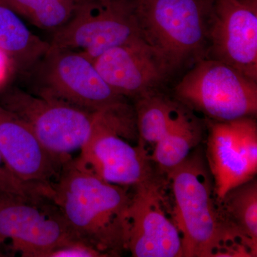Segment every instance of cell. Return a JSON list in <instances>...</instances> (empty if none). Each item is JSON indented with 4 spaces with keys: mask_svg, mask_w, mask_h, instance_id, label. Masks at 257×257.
<instances>
[{
    "mask_svg": "<svg viewBox=\"0 0 257 257\" xmlns=\"http://www.w3.org/2000/svg\"><path fill=\"white\" fill-rule=\"evenodd\" d=\"M5 241V240L3 239V237H2L1 236H0V245L3 244V243H4ZM0 256H1V254H0Z\"/></svg>",
    "mask_w": 257,
    "mask_h": 257,
    "instance_id": "cb8c5ba5",
    "label": "cell"
},
{
    "mask_svg": "<svg viewBox=\"0 0 257 257\" xmlns=\"http://www.w3.org/2000/svg\"><path fill=\"white\" fill-rule=\"evenodd\" d=\"M173 218L182 241V257H219L232 226L223 217L205 152L196 147L167 175Z\"/></svg>",
    "mask_w": 257,
    "mask_h": 257,
    "instance_id": "7a4b0ae2",
    "label": "cell"
},
{
    "mask_svg": "<svg viewBox=\"0 0 257 257\" xmlns=\"http://www.w3.org/2000/svg\"><path fill=\"white\" fill-rule=\"evenodd\" d=\"M205 121L185 110L154 146L150 158L159 173L166 175L180 165L202 141Z\"/></svg>",
    "mask_w": 257,
    "mask_h": 257,
    "instance_id": "9a60e30c",
    "label": "cell"
},
{
    "mask_svg": "<svg viewBox=\"0 0 257 257\" xmlns=\"http://www.w3.org/2000/svg\"><path fill=\"white\" fill-rule=\"evenodd\" d=\"M14 70V64L10 57L0 50V90L4 89Z\"/></svg>",
    "mask_w": 257,
    "mask_h": 257,
    "instance_id": "7402d4cb",
    "label": "cell"
},
{
    "mask_svg": "<svg viewBox=\"0 0 257 257\" xmlns=\"http://www.w3.org/2000/svg\"><path fill=\"white\" fill-rule=\"evenodd\" d=\"M77 0H0L34 26L52 32L62 28L78 8Z\"/></svg>",
    "mask_w": 257,
    "mask_h": 257,
    "instance_id": "ac0fdd59",
    "label": "cell"
},
{
    "mask_svg": "<svg viewBox=\"0 0 257 257\" xmlns=\"http://www.w3.org/2000/svg\"><path fill=\"white\" fill-rule=\"evenodd\" d=\"M47 257H105L88 243L77 239L50 251Z\"/></svg>",
    "mask_w": 257,
    "mask_h": 257,
    "instance_id": "44dd1931",
    "label": "cell"
},
{
    "mask_svg": "<svg viewBox=\"0 0 257 257\" xmlns=\"http://www.w3.org/2000/svg\"><path fill=\"white\" fill-rule=\"evenodd\" d=\"M209 5L210 0H138L142 39L172 75L205 58Z\"/></svg>",
    "mask_w": 257,
    "mask_h": 257,
    "instance_id": "3957f363",
    "label": "cell"
},
{
    "mask_svg": "<svg viewBox=\"0 0 257 257\" xmlns=\"http://www.w3.org/2000/svg\"><path fill=\"white\" fill-rule=\"evenodd\" d=\"M164 183L160 175L133 187L125 248L134 257H182V236L167 214Z\"/></svg>",
    "mask_w": 257,
    "mask_h": 257,
    "instance_id": "30bf717a",
    "label": "cell"
},
{
    "mask_svg": "<svg viewBox=\"0 0 257 257\" xmlns=\"http://www.w3.org/2000/svg\"><path fill=\"white\" fill-rule=\"evenodd\" d=\"M0 236L10 239L12 249L24 257H47L55 248L78 239L49 198L3 192Z\"/></svg>",
    "mask_w": 257,
    "mask_h": 257,
    "instance_id": "9c48e42d",
    "label": "cell"
},
{
    "mask_svg": "<svg viewBox=\"0 0 257 257\" xmlns=\"http://www.w3.org/2000/svg\"><path fill=\"white\" fill-rule=\"evenodd\" d=\"M77 1L79 2V3H82V2L84 1V0H77Z\"/></svg>",
    "mask_w": 257,
    "mask_h": 257,
    "instance_id": "d4e9b609",
    "label": "cell"
},
{
    "mask_svg": "<svg viewBox=\"0 0 257 257\" xmlns=\"http://www.w3.org/2000/svg\"><path fill=\"white\" fill-rule=\"evenodd\" d=\"M0 154L17 178L47 188L65 165L47 151L25 121L1 105Z\"/></svg>",
    "mask_w": 257,
    "mask_h": 257,
    "instance_id": "5bb4252c",
    "label": "cell"
},
{
    "mask_svg": "<svg viewBox=\"0 0 257 257\" xmlns=\"http://www.w3.org/2000/svg\"><path fill=\"white\" fill-rule=\"evenodd\" d=\"M76 162L109 183L134 187L160 175L140 141L136 114L128 103L109 109Z\"/></svg>",
    "mask_w": 257,
    "mask_h": 257,
    "instance_id": "277c9868",
    "label": "cell"
},
{
    "mask_svg": "<svg viewBox=\"0 0 257 257\" xmlns=\"http://www.w3.org/2000/svg\"><path fill=\"white\" fill-rule=\"evenodd\" d=\"M130 187L106 182L69 160L51 184L50 199L77 239L106 256H119L126 242Z\"/></svg>",
    "mask_w": 257,
    "mask_h": 257,
    "instance_id": "6da1fadb",
    "label": "cell"
},
{
    "mask_svg": "<svg viewBox=\"0 0 257 257\" xmlns=\"http://www.w3.org/2000/svg\"><path fill=\"white\" fill-rule=\"evenodd\" d=\"M219 204L225 220L257 243L256 179L231 189Z\"/></svg>",
    "mask_w": 257,
    "mask_h": 257,
    "instance_id": "d6986e66",
    "label": "cell"
},
{
    "mask_svg": "<svg viewBox=\"0 0 257 257\" xmlns=\"http://www.w3.org/2000/svg\"><path fill=\"white\" fill-rule=\"evenodd\" d=\"M138 0H84L70 20L53 32L50 46L82 52L94 61L113 47L142 38Z\"/></svg>",
    "mask_w": 257,
    "mask_h": 257,
    "instance_id": "ba28073f",
    "label": "cell"
},
{
    "mask_svg": "<svg viewBox=\"0 0 257 257\" xmlns=\"http://www.w3.org/2000/svg\"><path fill=\"white\" fill-rule=\"evenodd\" d=\"M50 47V42L29 30L21 17L0 5V50L10 57L15 70H30Z\"/></svg>",
    "mask_w": 257,
    "mask_h": 257,
    "instance_id": "2e32d148",
    "label": "cell"
},
{
    "mask_svg": "<svg viewBox=\"0 0 257 257\" xmlns=\"http://www.w3.org/2000/svg\"><path fill=\"white\" fill-rule=\"evenodd\" d=\"M205 152L218 202L257 174V124L254 117L227 122L206 119Z\"/></svg>",
    "mask_w": 257,
    "mask_h": 257,
    "instance_id": "7c38bea8",
    "label": "cell"
},
{
    "mask_svg": "<svg viewBox=\"0 0 257 257\" xmlns=\"http://www.w3.org/2000/svg\"><path fill=\"white\" fill-rule=\"evenodd\" d=\"M134 102L139 138L146 148L155 146L187 108L163 91L150 93Z\"/></svg>",
    "mask_w": 257,
    "mask_h": 257,
    "instance_id": "e0dca14e",
    "label": "cell"
},
{
    "mask_svg": "<svg viewBox=\"0 0 257 257\" xmlns=\"http://www.w3.org/2000/svg\"><path fill=\"white\" fill-rule=\"evenodd\" d=\"M205 58L257 82V0H210Z\"/></svg>",
    "mask_w": 257,
    "mask_h": 257,
    "instance_id": "8fae6325",
    "label": "cell"
},
{
    "mask_svg": "<svg viewBox=\"0 0 257 257\" xmlns=\"http://www.w3.org/2000/svg\"><path fill=\"white\" fill-rule=\"evenodd\" d=\"M174 98L206 119L220 122L256 117L257 82L210 58L193 64L176 84Z\"/></svg>",
    "mask_w": 257,
    "mask_h": 257,
    "instance_id": "8992f818",
    "label": "cell"
},
{
    "mask_svg": "<svg viewBox=\"0 0 257 257\" xmlns=\"http://www.w3.org/2000/svg\"><path fill=\"white\" fill-rule=\"evenodd\" d=\"M51 188L25 183L17 178L5 165L0 154V192L27 197H50Z\"/></svg>",
    "mask_w": 257,
    "mask_h": 257,
    "instance_id": "ffe728a7",
    "label": "cell"
},
{
    "mask_svg": "<svg viewBox=\"0 0 257 257\" xmlns=\"http://www.w3.org/2000/svg\"><path fill=\"white\" fill-rule=\"evenodd\" d=\"M0 105L25 121L47 151L63 164L89 141L111 108L87 111L16 87L0 90Z\"/></svg>",
    "mask_w": 257,
    "mask_h": 257,
    "instance_id": "5b68a950",
    "label": "cell"
},
{
    "mask_svg": "<svg viewBox=\"0 0 257 257\" xmlns=\"http://www.w3.org/2000/svg\"><path fill=\"white\" fill-rule=\"evenodd\" d=\"M98 1L100 2L101 3H104V4H105V3H109L110 0H98Z\"/></svg>",
    "mask_w": 257,
    "mask_h": 257,
    "instance_id": "603a6c76",
    "label": "cell"
},
{
    "mask_svg": "<svg viewBox=\"0 0 257 257\" xmlns=\"http://www.w3.org/2000/svg\"><path fill=\"white\" fill-rule=\"evenodd\" d=\"M93 62L116 94L133 100L162 91L173 76L162 56L142 38L109 49Z\"/></svg>",
    "mask_w": 257,
    "mask_h": 257,
    "instance_id": "4fadbf2b",
    "label": "cell"
},
{
    "mask_svg": "<svg viewBox=\"0 0 257 257\" xmlns=\"http://www.w3.org/2000/svg\"><path fill=\"white\" fill-rule=\"evenodd\" d=\"M29 72L37 95L85 110H105L126 101L108 85L94 62L77 51L50 46Z\"/></svg>",
    "mask_w": 257,
    "mask_h": 257,
    "instance_id": "52a82bcc",
    "label": "cell"
}]
</instances>
